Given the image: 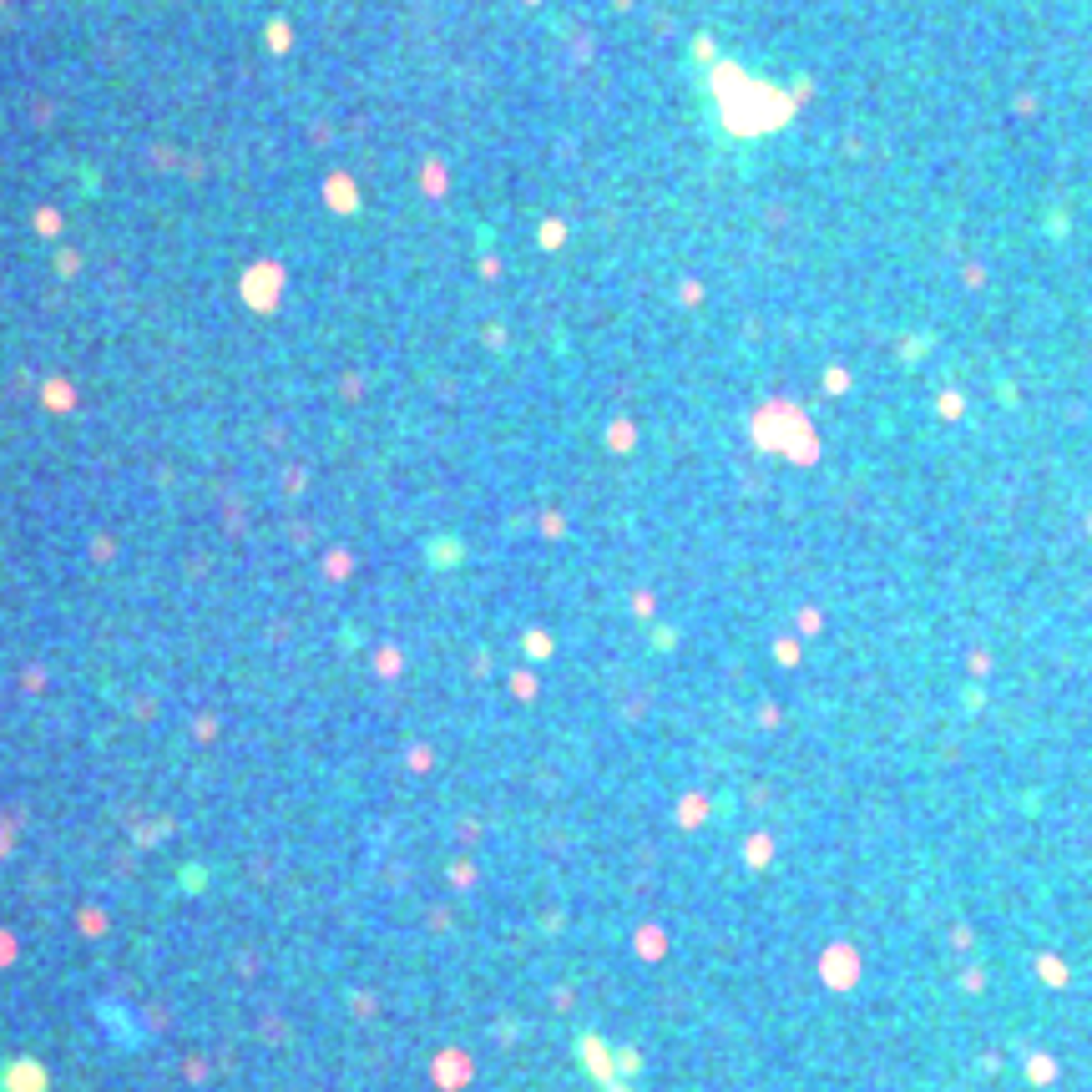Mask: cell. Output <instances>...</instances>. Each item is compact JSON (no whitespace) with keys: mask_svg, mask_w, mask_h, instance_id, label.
I'll return each instance as SVG.
<instances>
[{"mask_svg":"<svg viewBox=\"0 0 1092 1092\" xmlns=\"http://www.w3.org/2000/svg\"><path fill=\"white\" fill-rule=\"evenodd\" d=\"M11 1092H41V1067L36 1062H26V1067H11Z\"/></svg>","mask_w":1092,"mask_h":1092,"instance_id":"cell-1","label":"cell"}]
</instances>
